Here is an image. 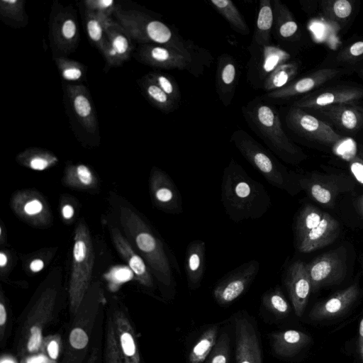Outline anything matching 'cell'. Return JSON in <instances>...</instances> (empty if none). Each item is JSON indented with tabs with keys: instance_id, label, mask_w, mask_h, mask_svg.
<instances>
[{
	"instance_id": "35",
	"label": "cell",
	"mask_w": 363,
	"mask_h": 363,
	"mask_svg": "<svg viewBox=\"0 0 363 363\" xmlns=\"http://www.w3.org/2000/svg\"><path fill=\"white\" fill-rule=\"evenodd\" d=\"M324 212L311 204L304 206L298 214L295 225L296 244L320 222Z\"/></svg>"
},
{
	"instance_id": "45",
	"label": "cell",
	"mask_w": 363,
	"mask_h": 363,
	"mask_svg": "<svg viewBox=\"0 0 363 363\" xmlns=\"http://www.w3.org/2000/svg\"><path fill=\"white\" fill-rule=\"evenodd\" d=\"M230 356V339L224 333L220 335L206 363H229Z\"/></svg>"
},
{
	"instance_id": "42",
	"label": "cell",
	"mask_w": 363,
	"mask_h": 363,
	"mask_svg": "<svg viewBox=\"0 0 363 363\" xmlns=\"http://www.w3.org/2000/svg\"><path fill=\"white\" fill-rule=\"evenodd\" d=\"M0 15L2 18L17 23L26 24L28 22L23 0H1Z\"/></svg>"
},
{
	"instance_id": "24",
	"label": "cell",
	"mask_w": 363,
	"mask_h": 363,
	"mask_svg": "<svg viewBox=\"0 0 363 363\" xmlns=\"http://www.w3.org/2000/svg\"><path fill=\"white\" fill-rule=\"evenodd\" d=\"M340 226L338 221L329 213L324 212L320 223L298 244V250L308 253L333 243L338 237Z\"/></svg>"
},
{
	"instance_id": "17",
	"label": "cell",
	"mask_w": 363,
	"mask_h": 363,
	"mask_svg": "<svg viewBox=\"0 0 363 363\" xmlns=\"http://www.w3.org/2000/svg\"><path fill=\"white\" fill-rule=\"evenodd\" d=\"M55 296V290L47 289L36 303L26 324V350L28 353H36L41 347L43 340V327L52 312Z\"/></svg>"
},
{
	"instance_id": "60",
	"label": "cell",
	"mask_w": 363,
	"mask_h": 363,
	"mask_svg": "<svg viewBox=\"0 0 363 363\" xmlns=\"http://www.w3.org/2000/svg\"><path fill=\"white\" fill-rule=\"evenodd\" d=\"M359 152L363 155V143L359 145Z\"/></svg>"
},
{
	"instance_id": "53",
	"label": "cell",
	"mask_w": 363,
	"mask_h": 363,
	"mask_svg": "<svg viewBox=\"0 0 363 363\" xmlns=\"http://www.w3.org/2000/svg\"><path fill=\"white\" fill-rule=\"evenodd\" d=\"M44 267V262L40 259H35L33 260L30 264V269L33 272H38Z\"/></svg>"
},
{
	"instance_id": "50",
	"label": "cell",
	"mask_w": 363,
	"mask_h": 363,
	"mask_svg": "<svg viewBox=\"0 0 363 363\" xmlns=\"http://www.w3.org/2000/svg\"><path fill=\"white\" fill-rule=\"evenodd\" d=\"M350 170L357 180L363 186V155L358 153L357 155L348 157Z\"/></svg>"
},
{
	"instance_id": "15",
	"label": "cell",
	"mask_w": 363,
	"mask_h": 363,
	"mask_svg": "<svg viewBox=\"0 0 363 363\" xmlns=\"http://www.w3.org/2000/svg\"><path fill=\"white\" fill-rule=\"evenodd\" d=\"M150 184L153 201L158 208L172 214L182 212V199L179 190L165 172L153 168Z\"/></svg>"
},
{
	"instance_id": "23",
	"label": "cell",
	"mask_w": 363,
	"mask_h": 363,
	"mask_svg": "<svg viewBox=\"0 0 363 363\" xmlns=\"http://www.w3.org/2000/svg\"><path fill=\"white\" fill-rule=\"evenodd\" d=\"M239 79L235 60L224 53L218 57L216 74V90L220 101L228 107L235 96Z\"/></svg>"
},
{
	"instance_id": "31",
	"label": "cell",
	"mask_w": 363,
	"mask_h": 363,
	"mask_svg": "<svg viewBox=\"0 0 363 363\" xmlns=\"http://www.w3.org/2000/svg\"><path fill=\"white\" fill-rule=\"evenodd\" d=\"M274 28L283 40H291L298 33V26L288 7L280 0L272 1Z\"/></svg>"
},
{
	"instance_id": "26",
	"label": "cell",
	"mask_w": 363,
	"mask_h": 363,
	"mask_svg": "<svg viewBox=\"0 0 363 363\" xmlns=\"http://www.w3.org/2000/svg\"><path fill=\"white\" fill-rule=\"evenodd\" d=\"M52 35L55 45L62 52L73 50L78 40L76 17L69 11L59 12L53 18Z\"/></svg>"
},
{
	"instance_id": "46",
	"label": "cell",
	"mask_w": 363,
	"mask_h": 363,
	"mask_svg": "<svg viewBox=\"0 0 363 363\" xmlns=\"http://www.w3.org/2000/svg\"><path fill=\"white\" fill-rule=\"evenodd\" d=\"M86 10L110 17L118 6L113 0H86L84 1Z\"/></svg>"
},
{
	"instance_id": "6",
	"label": "cell",
	"mask_w": 363,
	"mask_h": 363,
	"mask_svg": "<svg viewBox=\"0 0 363 363\" xmlns=\"http://www.w3.org/2000/svg\"><path fill=\"white\" fill-rule=\"evenodd\" d=\"M94 259V248L88 228L84 223H79L74 234L69 288L70 306L73 313L77 312L86 292Z\"/></svg>"
},
{
	"instance_id": "21",
	"label": "cell",
	"mask_w": 363,
	"mask_h": 363,
	"mask_svg": "<svg viewBox=\"0 0 363 363\" xmlns=\"http://www.w3.org/2000/svg\"><path fill=\"white\" fill-rule=\"evenodd\" d=\"M106 43L102 54L108 67L120 66L127 61L133 50L132 38L116 21L111 20L106 28Z\"/></svg>"
},
{
	"instance_id": "54",
	"label": "cell",
	"mask_w": 363,
	"mask_h": 363,
	"mask_svg": "<svg viewBox=\"0 0 363 363\" xmlns=\"http://www.w3.org/2000/svg\"><path fill=\"white\" fill-rule=\"evenodd\" d=\"M74 213V210L71 205H65L62 208V215L65 219H70Z\"/></svg>"
},
{
	"instance_id": "30",
	"label": "cell",
	"mask_w": 363,
	"mask_h": 363,
	"mask_svg": "<svg viewBox=\"0 0 363 363\" xmlns=\"http://www.w3.org/2000/svg\"><path fill=\"white\" fill-rule=\"evenodd\" d=\"M274 26L272 1L261 0L259 5L254 43L259 46L272 45V30Z\"/></svg>"
},
{
	"instance_id": "51",
	"label": "cell",
	"mask_w": 363,
	"mask_h": 363,
	"mask_svg": "<svg viewBox=\"0 0 363 363\" xmlns=\"http://www.w3.org/2000/svg\"><path fill=\"white\" fill-rule=\"evenodd\" d=\"M23 210L26 216H34L42 212L43 204L37 199H30L23 205Z\"/></svg>"
},
{
	"instance_id": "2",
	"label": "cell",
	"mask_w": 363,
	"mask_h": 363,
	"mask_svg": "<svg viewBox=\"0 0 363 363\" xmlns=\"http://www.w3.org/2000/svg\"><path fill=\"white\" fill-rule=\"evenodd\" d=\"M241 109L248 126L283 161L296 164L306 159L302 149L283 129L279 113L272 104L257 97Z\"/></svg>"
},
{
	"instance_id": "4",
	"label": "cell",
	"mask_w": 363,
	"mask_h": 363,
	"mask_svg": "<svg viewBox=\"0 0 363 363\" xmlns=\"http://www.w3.org/2000/svg\"><path fill=\"white\" fill-rule=\"evenodd\" d=\"M230 142L271 185L291 195L301 188L297 175L289 171L271 152L243 129L235 130Z\"/></svg>"
},
{
	"instance_id": "44",
	"label": "cell",
	"mask_w": 363,
	"mask_h": 363,
	"mask_svg": "<svg viewBox=\"0 0 363 363\" xmlns=\"http://www.w3.org/2000/svg\"><path fill=\"white\" fill-rule=\"evenodd\" d=\"M147 75L179 105L182 98L181 91L179 85L172 77L160 72H150Z\"/></svg>"
},
{
	"instance_id": "37",
	"label": "cell",
	"mask_w": 363,
	"mask_h": 363,
	"mask_svg": "<svg viewBox=\"0 0 363 363\" xmlns=\"http://www.w3.org/2000/svg\"><path fill=\"white\" fill-rule=\"evenodd\" d=\"M17 159L23 165L37 171L45 170L57 162V158L51 152L35 147L25 150Z\"/></svg>"
},
{
	"instance_id": "56",
	"label": "cell",
	"mask_w": 363,
	"mask_h": 363,
	"mask_svg": "<svg viewBox=\"0 0 363 363\" xmlns=\"http://www.w3.org/2000/svg\"><path fill=\"white\" fill-rule=\"evenodd\" d=\"M356 203L359 211L363 216V195H362L357 199Z\"/></svg>"
},
{
	"instance_id": "27",
	"label": "cell",
	"mask_w": 363,
	"mask_h": 363,
	"mask_svg": "<svg viewBox=\"0 0 363 363\" xmlns=\"http://www.w3.org/2000/svg\"><path fill=\"white\" fill-rule=\"evenodd\" d=\"M111 236L116 250L127 262L137 280L145 286L152 287V277L143 259L135 252L117 228L111 230Z\"/></svg>"
},
{
	"instance_id": "19",
	"label": "cell",
	"mask_w": 363,
	"mask_h": 363,
	"mask_svg": "<svg viewBox=\"0 0 363 363\" xmlns=\"http://www.w3.org/2000/svg\"><path fill=\"white\" fill-rule=\"evenodd\" d=\"M359 294L358 284L354 283L316 303L311 311L309 318L313 320H323L340 316L355 303Z\"/></svg>"
},
{
	"instance_id": "11",
	"label": "cell",
	"mask_w": 363,
	"mask_h": 363,
	"mask_svg": "<svg viewBox=\"0 0 363 363\" xmlns=\"http://www.w3.org/2000/svg\"><path fill=\"white\" fill-rule=\"evenodd\" d=\"M350 178L336 174H310L298 177L303 189L314 201L325 206L333 208L338 195L352 188Z\"/></svg>"
},
{
	"instance_id": "29",
	"label": "cell",
	"mask_w": 363,
	"mask_h": 363,
	"mask_svg": "<svg viewBox=\"0 0 363 363\" xmlns=\"http://www.w3.org/2000/svg\"><path fill=\"white\" fill-rule=\"evenodd\" d=\"M272 349L275 354L283 357L296 354L311 341L305 333L297 330H286L272 335Z\"/></svg>"
},
{
	"instance_id": "28",
	"label": "cell",
	"mask_w": 363,
	"mask_h": 363,
	"mask_svg": "<svg viewBox=\"0 0 363 363\" xmlns=\"http://www.w3.org/2000/svg\"><path fill=\"white\" fill-rule=\"evenodd\" d=\"M206 243L201 240L191 242L186 250L184 268L188 286L191 289L199 288L205 272Z\"/></svg>"
},
{
	"instance_id": "14",
	"label": "cell",
	"mask_w": 363,
	"mask_h": 363,
	"mask_svg": "<svg viewBox=\"0 0 363 363\" xmlns=\"http://www.w3.org/2000/svg\"><path fill=\"white\" fill-rule=\"evenodd\" d=\"M345 72V69L337 67L321 68L301 78L294 79L281 89L267 92L262 98L267 101H281L311 93Z\"/></svg>"
},
{
	"instance_id": "43",
	"label": "cell",
	"mask_w": 363,
	"mask_h": 363,
	"mask_svg": "<svg viewBox=\"0 0 363 363\" xmlns=\"http://www.w3.org/2000/svg\"><path fill=\"white\" fill-rule=\"evenodd\" d=\"M62 77L67 81L82 80L85 74V67L77 61L59 57L55 59Z\"/></svg>"
},
{
	"instance_id": "9",
	"label": "cell",
	"mask_w": 363,
	"mask_h": 363,
	"mask_svg": "<svg viewBox=\"0 0 363 363\" xmlns=\"http://www.w3.org/2000/svg\"><path fill=\"white\" fill-rule=\"evenodd\" d=\"M196 55L157 44H140L135 58L140 62L152 67L187 70L194 73Z\"/></svg>"
},
{
	"instance_id": "48",
	"label": "cell",
	"mask_w": 363,
	"mask_h": 363,
	"mask_svg": "<svg viewBox=\"0 0 363 363\" xmlns=\"http://www.w3.org/2000/svg\"><path fill=\"white\" fill-rule=\"evenodd\" d=\"M60 339L58 336H49L43 340L42 350L46 357L52 362L57 359L60 353Z\"/></svg>"
},
{
	"instance_id": "52",
	"label": "cell",
	"mask_w": 363,
	"mask_h": 363,
	"mask_svg": "<svg viewBox=\"0 0 363 363\" xmlns=\"http://www.w3.org/2000/svg\"><path fill=\"white\" fill-rule=\"evenodd\" d=\"M7 320V312L3 302L0 303V330L1 337L4 335V326Z\"/></svg>"
},
{
	"instance_id": "58",
	"label": "cell",
	"mask_w": 363,
	"mask_h": 363,
	"mask_svg": "<svg viewBox=\"0 0 363 363\" xmlns=\"http://www.w3.org/2000/svg\"><path fill=\"white\" fill-rule=\"evenodd\" d=\"M358 347H359V354L363 361V339H358Z\"/></svg>"
},
{
	"instance_id": "13",
	"label": "cell",
	"mask_w": 363,
	"mask_h": 363,
	"mask_svg": "<svg viewBox=\"0 0 363 363\" xmlns=\"http://www.w3.org/2000/svg\"><path fill=\"white\" fill-rule=\"evenodd\" d=\"M363 100V87L337 86L312 91L294 101L291 106L305 111Z\"/></svg>"
},
{
	"instance_id": "10",
	"label": "cell",
	"mask_w": 363,
	"mask_h": 363,
	"mask_svg": "<svg viewBox=\"0 0 363 363\" xmlns=\"http://www.w3.org/2000/svg\"><path fill=\"white\" fill-rule=\"evenodd\" d=\"M312 292L342 281L346 275L345 250L339 247L317 257L306 264Z\"/></svg>"
},
{
	"instance_id": "49",
	"label": "cell",
	"mask_w": 363,
	"mask_h": 363,
	"mask_svg": "<svg viewBox=\"0 0 363 363\" xmlns=\"http://www.w3.org/2000/svg\"><path fill=\"white\" fill-rule=\"evenodd\" d=\"M69 343L72 347L82 350L87 346L89 337L86 333L81 328H74L69 334Z\"/></svg>"
},
{
	"instance_id": "7",
	"label": "cell",
	"mask_w": 363,
	"mask_h": 363,
	"mask_svg": "<svg viewBox=\"0 0 363 363\" xmlns=\"http://www.w3.org/2000/svg\"><path fill=\"white\" fill-rule=\"evenodd\" d=\"M133 328L121 311H116L107 324L105 363H140Z\"/></svg>"
},
{
	"instance_id": "16",
	"label": "cell",
	"mask_w": 363,
	"mask_h": 363,
	"mask_svg": "<svg viewBox=\"0 0 363 363\" xmlns=\"http://www.w3.org/2000/svg\"><path fill=\"white\" fill-rule=\"evenodd\" d=\"M257 46L258 50H250L252 57L249 75L253 85L262 86L267 77L276 68L288 61L290 55L275 45Z\"/></svg>"
},
{
	"instance_id": "25",
	"label": "cell",
	"mask_w": 363,
	"mask_h": 363,
	"mask_svg": "<svg viewBox=\"0 0 363 363\" xmlns=\"http://www.w3.org/2000/svg\"><path fill=\"white\" fill-rule=\"evenodd\" d=\"M67 91L74 114L82 126L94 133L98 122L89 94L82 84L68 85Z\"/></svg>"
},
{
	"instance_id": "57",
	"label": "cell",
	"mask_w": 363,
	"mask_h": 363,
	"mask_svg": "<svg viewBox=\"0 0 363 363\" xmlns=\"http://www.w3.org/2000/svg\"><path fill=\"white\" fill-rule=\"evenodd\" d=\"M353 70L357 73V74L363 80V65L355 67Z\"/></svg>"
},
{
	"instance_id": "5",
	"label": "cell",
	"mask_w": 363,
	"mask_h": 363,
	"mask_svg": "<svg viewBox=\"0 0 363 363\" xmlns=\"http://www.w3.org/2000/svg\"><path fill=\"white\" fill-rule=\"evenodd\" d=\"M114 16L132 40L140 44H157L182 52L198 53L197 47L191 41H186L172 28L144 12L118 7Z\"/></svg>"
},
{
	"instance_id": "12",
	"label": "cell",
	"mask_w": 363,
	"mask_h": 363,
	"mask_svg": "<svg viewBox=\"0 0 363 363\" xmlns=\"http://www.w3.org/2000/svg\"><path fill=\"white\" fill-rule=\"evenodd\" d=\"M259 270V262L253 259L228 272L213 289V294L216 302L223 306L236 300L247 290Z\"/></svg>"
},
{
	"instance_id": "40",
	"label": "cell",
	"mask_w": 363,
	"mask_h": 363,
	"mask_svg": "<svg viewBox=\"0 0 363 363\" xmlns=\"http://www.w3.org/2000/svg\"><path fill=\"white\" fill-rule=\"evenodd\" d=\"M335 63L344 68L354 69L363 65V39L342 48L337 54Z\"/></svg>"
},
{
	"instance_id": "8",
	"label": "cell",
	"mask_w": 363,
	"mask_h": 363,
	"mask_svg": "<svg viewBox=\"0 0 363 363\" xmlns=\"http://www.w3.org/2000/svg\"><path fill=\"white\" fill-rule=\"evenodd\" d=\"M284 121L294 133L309 141L334 146L342 140L329 123L296 106L289 108Z\"/></svg>"
},
{
	"instance_id": "38",
	"label": "cell",
	"mask_w": 363,
	"mask_h": 363,
	"mask_svg": "<svg viewBox=\"0 0 363 363\" xmlns=\"http://www.w3.org/2000/svg\"><path fill=\"white\" fill-rule=\"evenodd\" d=\"M218 332L216 325L203 331L189 353V363H202L206 360L217 342Z\"/></svg>"
},
{
	"instance_id": "41",
	"label": "cell",
	"mask_w": 363,
	"mask_h": 363,
	"mask_svg": "<svg viewBox=\"0 0 363 363\" xmlns=\"http://www.w3.org/2000/svg\"><path fill=\"white\" fill-rule=\"evenodd\" d=\"M262 303L278 317H285L290 312V306L279 287L267 291L262 296Z\"/></svg>"
},
{
	"instance_id": "33",
	"label": "cell",
	"mask_w": 363,
	"mask_h": 363,
	"mask_svg": "<svg viewBox=\"0 0 363 363\" xmlns=\"http://www.w3.org/2000/svg\"><path fill=\"white\" fill-rule=\"evenodd\" d=\"M112 19L86 9V29L89 39L103 52L106 43V28Z\"/></svg>"
},
{
	"instance_id": "3",
	"label": "cell",
	"mask_w": 363,
	"mask_h": 363,
	"mask_svg": "<svg viewBox=\"0 0 363 363\" xmlns=\"http://www.w3.org/2000/svg\"><path fill=\"white\" fill-rule=\"evenodd\" d=\"M121 221L127 233L147 261L157 281L165 287H174V279L172 271V255L169 254L161 239L137 213L126 207L121 209Z\"/></svg>"
},
{
	"instance_id": "59",
	"label": "cell",
	"mask_w": 363,
	"mask_h": 363,
	"mask_svg": "<svg viewBox=\"0 0 363 363\" xmlns=\"http://www.w3.org/2000/svg\"><path fill=\"white\" fill-rule=\"evenodd\" d=\"M359 339H363V318L362 319L359 328Z\"/></svg>"
},
{
	"instance_id": "61",
	"label": "cell",
	"mask_w": 363,
	"mask_h": 363,
	"mask_svg": "<svg viewBox=\"0 0 363 363\" xmlns=\"http://www.w3.org/2000/svg\"><path fill=\"white\" fill-rule=\"evenodd\" d=\"M1 363H13V362H11L9 360H5V362H3V360H1Z\"/></svg>"
},
{
	"instance_id": "36",
	"label": "cell",
	"mask_w": 363,
	"mask_h": 363,
	"mask_svg": "<svg viewBox=\"0 0 363 363\" xmlns=\"http://www.w3.org/2000/svg\"><path fill=\"white\" fill-rule=\"evenodd\" d=\"M298 69V65L295 62H286L279 65L267 77L262 88L270 92L285 86L294 79Z\"/></svg>"
},
{
	"instance_id": "55",
	"label": "cell",
	"mask_w": 363,
	"mask_h": 363,
	"mask_svg": "<svg viewBox=\"0 0 363 363\" xmlns=\"http://www.w3.org/2000/svg\"><path fill=\"white\" fill-rule=\"evenodd\" d=\"M8 262L7 256L3 252H0V267L3 269L6 266Z\"/></svg>"
},
{
	"instance_id": "34",
	"label": "cell",
	"mask_w": 363,
	"mask_h": 363,
	"mask_svg": "<svg viewBox=\"0 0 363 363\" xmlns=\"http://www.w3.org/2000/svg\"><path fill=\"white\" fill-rule=\"evenodd\" d=\"M213 8L228 22L231 28L242 35H248L250 28L244 16L230 0H210Z\"/></svg>"
},
{
	"instance_id": "39",
	"label": "cell",
	"mask_w": 363,
	"mask_h": 363,
	"mask_svg": "<svg viewBox=\"0 0 363 363\" xmlns=\"http://www.w3.org/2000/svg\"><path fill=\"white\" fill-rule=\"evenodd\" d=\"M320 9L325 18L340 23L350 18L353 12V4L349 0L322 1Z\"/></svg>"
},
{
	"instance_id": "47",
	"label": "cell",
	"mask_w": 363,
	"mask_h": 363,
	"mask_svg": "<svg viewBox=\"0 0 363 363\" xmlns=\"http://www.w3.org/2000/svg\"><path fill=\"white\" fill-rule=\"evenodd\" d=\"M67 174L75 176V183L80 184L84 186H90L94 182V177L89 168L84 164H78L70 167Z\"/></svg>"
},
{
	"instance_id": "32",
	"label": "cell",
	"mask_w": 363,
	"mask_h": 363,
	"mask_svg": "<svg viewBox=\"0 0 363 363\" xmlns=\"http://www.w3.org/2000/svg\"><path fill=\"white\" fill-rule=\"evenodd\" d=\"M140 86L147 99L157 108L164 113H171L178 108L172 100L147 74L140 80Z\"/></svg>"
},
{
	"instance_id": "20",
	"label": "cell",
	"mask_w": 363,
	"mask_h": 363,
	"mask_svg": "<svg viewBox=\"0 0 363 363\" xmlns=\"http://www.w3.org/2000/svg\"><path fill=\"white\" fill-rule=\"evenodd\" d=\"M310 111L348 133H356L363 128V106L357 103L333 105Z\"/></svg>"
},
{
	"instance_id": "1",
	"label": "cell",
	"mask_w": 363,
	"mask_h": 363,
	"mask_svg": "<svg viewBox=\"0 0 363 363\" xmlns=\"http://www.w3.org/2000/svg\"><path fill=\"white\" fill-rule=\"evenodd\" d=\"M221 203L229 218L239 223L262 218L272 201L264 186L232 158L222 176Z\"/></svg>"
},
{
	"instance_id": "18",
	"label": "cell",
	"mask_w": 363,
	"mask_h": 363,
	"mask_svg": "<svg viewBox=\"0 0 363 363\" xmlns=\"http://www.w3.org/2000/svg\"><path fill=\"white\" fill-rule=\"evenodd\" d=\"M295 313L301 317L312 292V284L306 264L300 260L288 268L284 280Z\"/></svg>"
},
{
	"instance_id": "22",
	"label": "cell",
	"mask_w": 363,
	"mask_h": 363,
	"mask_svg": "<svg viewBox=\"0 0 363 363\" xmlns=\"http://www.w3.org/2000/svg\"><path fill=\"white\" fill-rule=\"evenodd\" d=\"M236 363H263L255 329L245 317L235 321Z\"/></svg>"
}]
</instances>
